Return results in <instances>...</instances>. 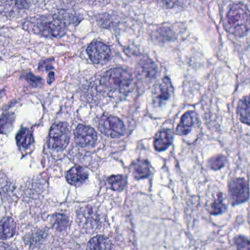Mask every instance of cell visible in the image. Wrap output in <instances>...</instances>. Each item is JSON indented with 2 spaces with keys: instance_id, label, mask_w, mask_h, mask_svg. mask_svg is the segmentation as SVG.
<instances>
[{
  "instance_id": "obj_4",
  "label": "cell",
  "mask_w": 250,
  "mask_h": 250,
  "mask_svg": "<svg viewBox=\"0 0 250 250\" xmlns=\"http://www.w3.org/2000/svg\"><path fill=\"white\" fill-rule=\"evenodd\" d=\"M97 126L102 134L110 138H118L125 133L124 123L112 115H102L98 120Z\"/></svg>"
},
{
  "instance_id": "obj_18",
  "label": "cell",
  "mask_w": 250,
  "mask_h": 250,
  "mask_svg": "<svg viewBox=\"0 0 250 250\" xmlns=\"http://www.w3.org/2000/svg\"><path fill=\"white\" fill-rule=\"evenodd\" d=\"M238 115L241 122L249 125L250 124V101L249 96H246L240 101L238 106Z\"/></svg>"
},
{
  "instance_id": "obj_22",
  "label": "cell",
  "mask_w": 250,
  "mask_h": 250,
  "mask_svg": "<svg viewBox=\"0 0 250 250\" xmlns=\"http://www.w3.org/2000/svg\"><path fill=\"white\" fill-rule=\"evenodd\" d=\"M225 163H226V158L222 155H218L208 161L209 166L214 170H217L223 167Z\"/></svg>"
},
{
  "instance_id": "obj_13",
  "label": "cell",
  "mask_w": 250,
  "mask_h": 250,
  "mask_svg": "<svg viewBox=\"0 0 250 250\" xmlns=\"http://www.w3.org/2000/svg\"><path fill=\"white\" fill-rule=\"evenodd\" d=\"M131 172L136 179H144L150 175V165L147 161L139 159L131 165Z\"/></svg>"
},
{
  "instance_id": "obj_14",
  "label": "cell",
  "mask_w": 250,
  "mask_h": 250,
  "mask_svg": "<svg viewBox=\"0 0 250 250\" xmlns=\"http://www.w3.org/2000/svg\"><path fill=\"white\" fill-rule=\"evenodd\" d=\"M15 221L11 217H5L0 220V238L8 239L14 236L16 232Z\"/></svg>"
},
{
  "instance_id": "obj_15",
  "label": "cell",
  "mask_w": 250,
  "mask_h": 250,
  "mask_svg": "<svg viewBox=\"0 0 250 250\" xmlns=\"http://www.w3.org/2000/svg\"><path fill=\"white\" fill-rule=\"evenodd\" d=\"M194 115L193 112H187L183 115L181 122L177 127L176 133L178 135H187L191 131L194 124Z\"/></svg>"
},
{
  "instance_id": "obj_12",
  "label": "cell",
  "mask_w": 250,
  "mask_h": 250,
  "mask_svg": "<svg viewBox=\"0 0 250 250\" xmlns=\"http://www.w3.org/2000/svg\"><path fill=\"white\" fill-rule=\"evenodd\" d=\"M173 132L170 129L161 130L156 134L154 140V147L157 151H164L172 144L173 140Z\"/></svg>"
},
{
  "instance_id": "obj_8",
  "label": "cell",
  "mask_w": 250,
  "mask_h": 250,
  "mask_svg": "<svg viewBox=\"0 0 250 250\" xmlns=\"http://www.w3.org/2000/svg\"><path fill=\"white\" fill-rule=\"evenodd\" d=\"M87 53L92 62L97 65H104L111 58V50L107 45L99 42L90 43L87 49Z\"/></svg>"
},
{
  "instance_id": "obj_6",
  "label": "cell",
  "mask_w": 250,
  "mask_h": 250,
  "mask_svg": "<svg viewBox=\"0 0 250 250\" xmlns=\"http://www.w3.org/2000/svg\"><path fill=\"white\" fill-rule=\"evenodd\" d=\"M102 220L101 214L92 207L83 208L78 214L80 225L87 231H95L102 228Z\"/></svg>"
},
{
  "instance_id": "obj_7",
  "label": "cell",
  "mask_w": 250,
  "mask_h": 250,
  "mask_svg": "<svg viewBox=\"0 0 250 250\" xmlns=\"http://www.w3.org/2000/svg\"><path fill=\"white\" fill-rule=\"evenodd\" d=\"M173 92L172 83L168 77H165L155 85L152 93V100L155 106H162L166 103Z\"/></svg>"
},
{
  "instance_id": "obj_1",
  "label": "cell",
  "mask_w": 250,
  "mask_h": 250,
  "mask_svg": "<svg viewBox=\"0 0 250 250\" xmlns=\"http://www.w3.org/2000/svg\"><path fill=\"white\" fill-rule=\"evenodd\" d=\"M24 27L32 33L49 38L62 37L66 32L63 21L50 16L31 19L26 21Z\"/></svg>"
},
{
  "instance_id": "obj_9",
  "label": "cell",
  "mask_w": 250,
  "mask_h": 250,
  "mask_svg": "<svg viewBox=\"0 0 250 250\" xmlns=\"http://www.w3.org/2000/svg\"><path fill=\"white\" fill-rule=\"evenodd\" d=\"M229 199L233 205L240 204L249 198L248 185L243 178L232 180L229 187Z\"/></svg>"
},
{
  "instance_id": "obj_20",
  "label": "cell",
  "mask_w": 250,
  "mask_h": 250,
  "mask_svg": "<svg viewBox=\"0 0 250 250\" xmlns=\"http://www.w3.org/2000/svg\"><path fill=\"white\" fill-rule=\"evenodd\" d=\"M225 210H226V206L224 203L223 196L222 193H219L217 197L209 206L208 211L210 212V214L218 215L223 213Z\"/></svg>"
},
{
  "instance_id": "obj_10",
  "label": "cell",
  "mask_w": 250,
  "mask_h": 250,
  "mask_svg": "<svg viewBox=\"0 0 250 250\" xmlns=\"http://www.w3.org/2000/svg\"><path fill=\"white\" fill-rule=\"evenodd\" d=\"M75 141L81 147H92L97 141V134L91 127L79 125L74 131Z\"/></svg>"
},
{
  "instance_id": "obj_21",
  "label": "cell",
  "mask_w": 250,
  "mask_h": 250,
  "mask_svg": "<svg viewBox=\"0 0 250 250\" xmlns=\"http://www.w3.org/2000/svg\"><path fill=\"white\" fill-rule=\"evenodd\" d=\"M53 227L58 230L62 231L66 229L68 225V219L65 214L58 213L54 216Z\"/></svg>"
},
{
  "instance_id": "obj_2",
  "label": "cell",
  "mask_w": 250,
  "mask_h": 250,
  "mask_svg": "<svg viewBox=\"0 0 250 250\" xmlns=\"http://www.w3.org/2000/svg\"><path fill=\"white\" fill-rule=\"evenodd\" d=\"M132 77L122 68H112L106 71L102 78V84L109 94L121 96L128 94L132 86Z\"/></svg>"
},
{
  "instance_id": "obj_23",
  "label": "cell",
  "mask_w": 250,
  "mask_h": 250,
  "mask_svg": "<svg viewBox=\"0 0 250 250\" xmlns=\"http://www.w3.org/2000/svg\"><path fill=\"white\" fill-rule=\"evenodd\" d=\"M237 250H250V241L244 236H238L234 239Z\"/></svg>"
},
{
  "instance_id": "obj_16",
  "label": "cell",
  "mask_w": 250,
  "mask_h": 250,
  "mask_svg": "<svg viewBox=\"0 0 250 250\" xmlns=\"http://www.w3.org/2000/svg\"><path fill=\"white\" fill-rule=\"evenodd\" d=\"M111 241L104 235H97L92 238L87 245V250H111Z\"/></svg>"
},
{
  "instance_id": "obj_3",
  "label": "cell",
  "mask_w": 250,
  "mask_h": 250,
  "mask_svg": "<svg viewBox=\"0 0 250 250\" xmlns=\"http://www.w3.org/2000/svg\"><path fill=\"white\" fill-rule=\"evenodd\" d=\"M227 30L236 36H244L250 30V11L243 4H235L226 17Z\"/></svg>"
},
{
  "instance_id": "obj_17",
  "label": "cell",
  "mask_w": 250,
  "mask_h": 250,
  "mask_svg": "<svg viewBox=\"0 0 250 250\" xmlns=\"http://www.w3.org/2000/svg\"><path fill=\"white\" fill-rule=\"evenodd\" d=\"M17 141L20 147L27 148L33 145L34 139L30 130L22 128L17 134Z\"/></svg>"
},
{
  "instance_id": "obj_5",
  "label": "cell",
  "mask_w": 250,
  "mask_h": 250,
  "mask_svg": "<svg viewBox=\"0 0 250 250\" xmlns=\"http://www.w3.org/2000/svg\"><path fill=\"white\" fill-rule=\"evenodd\" d=\"M70 140V131L68 124L59 123L51 128L48 139V146L54 150H63Z\"/></svg>"
},
{
  "instance_id": "obj_11",
  "label": "cell",
  "mask_w": 250,
  "mask_h": 250,
  "mask_svg": "<svg viewBox=\"0 0 250 250\" xmlns=\"http://www.w3.org/2000/svg\"><path fill=\"white\" fill-rule=\"evenodd\" d=\"M67 181L71 185H83L87 178H88V172L84 168L80 166H75L70 169L67 172Z\"/></svg>"
},
{
  "instance_id": "obj_19",
  "label": "cell",
  "mask_w": 250,
  "mask_h": 250,
  "mask_svg": "<svg viewBox=\"0 0 250 250\" xmlns=\"http://www.w3.org/2000/svg\"><path fill=\"white\" fill-rule=\"evenodd\" d=\"M106 183L111 189L114 191H122L126 185V180L121 175H112L108 178Z\"/></svg>"
}]
</instances>
